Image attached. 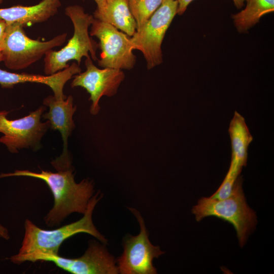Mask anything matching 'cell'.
<instances>
[{
  "label": "cell",
  "instance_id": "1",
  "mask_svg": "<svg viewBox=\"0 0 274 274\" xmlns=\"http://www.w3.org/2000/svg\"><path fill=\"white\" fill-rule=\"evenodd\" d=\"M21 176L42 180L51 191L54 205L44 218L46 225L51 227L59 225L73 213L84 214L94 192L92 181L86 179L79 183L76 182L72 167L55 173L16 170L13 173L0 174V178Z\"/></svg>",
  "mask_w": 274,
  "mask_h": 274
},
{
  "label": "cell",
  "instance_id": "2",
  "mask_svg": "<svg viewBox=\"0 0 274 274\" xmlns=\"http://www.w3.org/2000/svg\"><path fill=\"white\" fill-rule=\"evenodd\" d=\"M101 197L99 192L93 195L82 218L55 229H41L30 220L25 219L21 246L18 253L12 256L10 260L14 264H20L39 254H58L63 242L79 233L90 234L106 245L107 239L96 229L92 220L94 209Z\"/></svg>",
  "mask_w": 274,
  "mask_h": 274
},
{
  "label": "cell",
  "instance_id": "3",
  "mask_svg": "<svg viewBox=\"0 0 274 274\" xmlns=\"http://www.w3.org/2000/svg\"><path fill=\"white\" fill-rule=\"evenodd\" d=\"M243 179L238 176L229 197L223 199L202 197L192 209L195 220L214 216L227 221L235 229L241 248L255 230L257 223L256 212L247 204L242 188Z\"/></svg>",
  "mask_w": 274,
  "mask_h": 274
},
{
  "label": "cell",
  "instance_id": "4",
  "mask_svg": "<svg viewBox=\"0 0 274 274\" xmlns=\"http://www.w3.org/2000/svg\"><path fill=\"white\" fill-rule=\"evenodd\" d=\"M65 14L73 24L74 34L62 48L58 51L51 50L45 54L44 73L46 75L67 68L70 65L67 62L71 60H76L80 65L83 57L90 56L94 61L98 60L96 50L98 44L90 37L88 31L94 16L77 5L67 6Z\"/></svg>",
  "mask_w": 274,
  "mask_h": 274
},
{
  "label": "cell",
  "instance_id": "5",
  "mask_svg": "<svg viewBox=\"0 0 274 274\" xmlns=\"http://www.w3.org/2000/svg\"><path fill=\"white\" fill-rule=\"evenodd\" d=\"M66 38L67 33H63L47 41L33 40L27 36L20 24H7L2 61L10 70L24 69L40 60L49 51L62 45Z\"/></svg>",
  "mask_w": 274,
  "mask_h": 274
},
{
  "label": "cell",
  "instance_id": "6",
  "mask_svg": "<svg viewBox=\"0 0 274 274\" xmlns=\"http://www.w3.org/2000/svg\"><path fill=\"white\" fill-rule=\"evenodd\" d=\"M177 10V0H163L146 23L130 38L133 50L143 53L149 70L162 62V42Z\"/></svg>",
  "mask_w": 274,
  "mask_h": 274
},
{
  "label": "cell",
  "instance_id": "7",
  "mask_svg": "<svg viewBox=\"0 0 274 274\" xmlns=\"http://www.w3.org/2000/svg\"><path fill=\"white\" fill-rule=\"evenodd\" d=\"M128 209L136 217L140 231L136 235L124 236L123 252L116 260L119 273L156 274L157 271L153 261L165 252L150 242L148 231L139 212L133 208Z\"/></svg>",
  "mask_w": 274,
  "mask_h": 274
},
{
  "label": "cell",
  "instance_id": "8",
  "mask_svg": "<svg viewBox=\"0 0 274 274\" xmlns=\"http://www.w3.org/2000/svg\"><path fill=\"white\" fill-rule=\"evenodd\" d=\"M46 109L41 106L28 115L15 120L8 119L9 112L0 111V132L4 134L0 138V143L12 153H18L22 148L39 149L41 139L50 127L48 120L41 121Z\"/></svg>",
  "mask_w": 274,
  "mask_h": 274
},
{
  "label": "cell",
  "instance_id": "9",
  "mask_svg": "<svg viewBox=\"0 0 274 274\" xmlns=\"http://www.w3.org/2000/svg\"><path fill=\"white\" fill-rule=\"evenodd\" d=\"M89 34L99 40L101 53L98 65L102 68L131 70L135 63L130 38L112 25L94 18Z\"/></svg>",
  "mask_w": 274,
  "mask_h": 274
},
{
  "label": "cell",
  "instance_id": "10",
  "mask_svg": "<svg viewBox=\"0 0 274 274\" xmlns=\"http://www.w3.org/2000/svg\"><path fill=\"white\" fill-rule=\"evenodd\" d=\"M50 261L57 266L73 274H118L114 257L108 251L106 244L95 240L89 242L84 254L79 258H68L59 254H39L29 261Z\"/></svg>",
  "mask_w": 274,
  "mask_h": 274
},
{
  "label": "cell",
  "instance_id": "11",
  "mask_svg": "<svg viewBox=\"0 0 274 274\" xmlns=\"http://www.w3.org/2000/svg\"><path fill=\"white\" fill-rule=\"evenodd\" d=\"M85 65L86 71L75 75L71 86L72 88L81 87L86 90L91 101L90 113L96 115L100 109V98L105 95L111 97L116 94L125 75L119 69L98 68L92 62L90 56L86 58Z\"/></svg>",
  "mask_w": 274,
  "mask_h": 274
},
{
  "label": "cell",
  "instance_id": "12",
  "mask_svg": "<svg viewBox=\"0 0 274 274\" xmlns=\"http://www.w3.org/2000/svg\"><path fill=\"white\" fill-rule=\"evenodd\" d=\"M73 101L72 95L63 100L57 99L54 95H49L43 100V104L48 107L49 110L42 117L49 121L51 129L60 132L62 139V152L51 162L57 170L71 167L67 143L68 138L75 127L73 117L77 107L74 106Z\"/></svg>",
  "mask_w": 274,
  "mask_h": 274
},
{
  "label": "cell",
  "instance_id": "13",
  "mask_svg": "<svg viewBox=\"0 0 274 274\" xmlns=\"http://www.w3.org/2000/svg\"><path fill=\"white\" fill-rule=\"evenodd\" d=\"M60 6V0H42L33 6L0 8V19L7 24L18 23L24 27L47 21L57 13Z\"/></svg>",
  "mask_w": 274,
  "mask_h": 274
},
{
  "label": "cell",
  "instance_id": "14",
  "mask_svg": "<svg viewBox=\"0 0 274 274\" xmlns=\"http://www.w3.org/2000/svg\"><path fill=\"white\" fill-rule=\"evenodd\" d=\"M228 132L231 145V160L229 169L241 173L246 165L248 149L253 140L244 118L235 111L231 120Z\"/></svg>",
  "mask_w": 274,
  "mask_h": 274
},
{
  "label": "cell",
  "instance_id": "15",
  "mask_svg": "<svg viewBox=\"0 0 274 274\" xmlns=\"http://www.w3.org/2000/svg\"><path fill=\"white\" fill-rule=\"evenodd\" d=\"M68 79V75L65 71L43 76L11 73L0 69V85L2 88H11L17 84L26 82L41 83L48 86L55 96H59L63 93L64 86Z\"/></svg>",
  "mask_w": 274,
  "mask_h": 274
},
{
  "label": "cell",
  "instance_id": "16",
  "mask_svg": "<svg viewBox=\"0 0 274 274\" xmlns=\"http://www.w3.org/2000/svg\"><path fill=\"white\" fill-rule=\"evenodd\" d=\"M95 18L109 23L128 36L136 31V22L129 8L128 0H106L103 12H94Z\"/></svg>",
  "mask_w": 274,
  "mask_h": 274
},
{
  "label": "cell",
  "instance_id": "17",
  "mask_svg": "<svg viewBox=\"0 0 274 274\" xmlns=\"http://www.w3.org/2000/svg\"><path fill=\"white\" fill-rule=\"evenodd\" d=\"M246 8L232 15L236 27L245 32L257 23L264 15L274 11V0H246Z\"/></svg>",
  "mask_w": 274,
  "mask_h": 274
},
{
  "label": "cell",
  "instance_id": "18",
  "mask_svg": "<svg viewBox=\"0 0 274 274\" xmlns=\"http://www.w3.org/2000/svg\"><path fill=\"white\" fill-rule=\"evenodd\" d=\"M163 0H128L130 12L136 22V31L146 23Z\"/></svg>",
  "mask_w": 274,
  "mask_h": 274
},
{
  "label": "cell",
  "instance_id": "19",
  "mask_svg": "<svg viewBox=\"0 0 274 274\" xmlns=\"http://www.w3.org/2000/svg\"><path fill=\"white\" fill-rule=\"evenodd\" d=\"M239 176L228 171L221 185L216 192L210 197L217 199H223L229 197L234 183Z\"/></svg>",
  "mask_w": 274,
  "mask_h": 274
},
{
  "label": "cell",
  "instance_id": "20",
  "mask_svg": "<svg viewBox=\"0 0 274 274\" xmlns=\"http://www.w3.org/2000/svg\"><path fill=\"white\" fill-rule=\"evenodd\" d=\"M6 26L7 23L4 20L0 19V62L3 61L2 52Z\"/></svg>",
  "mask_w": 274,
  "mask_h": 274
},
{
  "label": "cell",
  "instance_id": "21",
  "mask_svg": "<svg viewBox=\"0 0 274 274\" xmlns=\"http://www.w3.org/2000/svg\"><path fill=\"white\" fill-rule=\"evenodd\" d=\"M193 0H177L178 1V10L177 14L179 15L183 14L186 11L189 4Z\"/></svg>",
  "mask_w": 274,
  "mask_h": 274
},
{
  "label": "cell",
  "instance_id": "22",
  "mask_svg": "<svg viewBox=\"0 0 274 274\" xmlns=\"http://www.w3.org/2000/svg\"><path fill=\"white\" fill-rule=\"evenodd\" d=\"M85 1V0H82ZM97 5L95 12L101 13L104 12L106 6V0H93Z\"/></svg>",
  "mask_w": 274,
  "mask_h": 274
},
{
  "label": "cell",
  "instance_id": "23",
  "mask_svg": "<svg viewBox=\"0 0 274 274\" xmlns=\"http://www.w3.org/2000/svg\"><path fill=\"white\" fill-rule=\"evenodd\" d=\"M0 237L5 239L8 240L10 235L7 228L0 224Z\"/></svg>",
  "mask_w": 274,
  "mask_h": 274
},
{
  "label": "cell",
  "instance_id": "24",
  "mask_svg": "<svg viewBox=\"0 0 274 274\" xmlns=\"http://www.w3.org/2000/svg\"><path fill=\"white\" fill-rule=\"evenodd\" d=\"M246 0H233L235 6L237 8H241L244 5V2Z\"/></svg>",
  "mask_w": 274,
  "mask_h": 274
},
{
  "label": "cell",
  "instance_id": "25",
  "mask_svg": "<svg viewBox=\"0 0 274 274\" xmlns=\"http://www.w3.org/2000/svg\"><path fill=\"white\" fill-rule=\"evenodd\" d=\"M3 1H4V0H0V4H1L3 3Z\"/></svg>",
  "mask_w": 274,
  "mask_h": 274
}]
</instances>
